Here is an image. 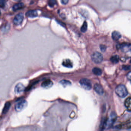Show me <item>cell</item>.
Wrapping results in <instances>:
<instances>
[{
    "label": "cell",
    "mask_w": 131,
    "mask_h": 131,
    "mask_svg": "<svg viewBox=\"0 0 131 131\" xmlns=\"http://www.w3.org/2000/svg\"><path fill=\"white\" fill-rule=\"evenodd\" d=\"M116 92L118 96L122 98L125 97L128 94L126 87L124 85L122 84H120L116 87Z\"/></svg>",
    "instance_id": "6da1fadb"
},
{
    "label": "cell",
    "mask_w": 131,
    "mask_h": 131,
    "mask_svg": "<svg viewBox=\"0 0 131 131\" xmlns=\"http://www.w3.org/2000/svg\"><path fill=\"white\" fill-rule=\"evenodd\" d=\"M79 83L82 87L86 90H90L92 87V85L91 81L87 79H82L80 80Z\"/></svg>",
    "instance_id": "7a4b0ae2"
},
{
    "label": "cell",
    "mask_w": 131,
    "mask_h": 131,
    "mask_svg": "<svg viewBox=\"0 0 131 131\" xmlns=\"http://www.w3.org/2000/svg\"><path fill=\"white\" fill-rule=\"evenodd\" d=\"M27 102L24 99L18 100V102L15 105V110L17 112H20L27 106Z\"/></svg>",
    "instance_id": "3957f363"
},
{
    "label": "cell",
    "mask_w": 131,
    "mask_h": 131,
    "mask_svg": "<svg viewBox=\"0 0 131 131\" xmlns=\"http://www.w3.org/2000/svg\"><path fill=\"white\" fill-rule=\"evenodd\" d=\"M92 59L95 63H100L103 60L102 55L99 52H94L92 55Z\"/></svg>",
    "instance_id": "277c9868"
},
{
    "label": "cell",
    "mask_w": 131,
    "mask_h": 131,
    "mask_svg": "<svg viewBox=\"0 0 131 131\" xmlns=\"http://www.w3.org/2000/svg\"><path fill=\"white\" fill-rule=\"evenodd\" d=\"M24 18V15L22 13H19L15 16L13 20V23L15 25H20L22 22Z\"/></svg>",
    "instance_id": "5b68a950"
},
{
    "label": "cell",
    "mask_w": 131,
    "mask_h": 131,
    "mask_svg": "<svg viewBox=\"0 0 131 131\" xmlns=\"http://www.w3.org/2000/svg\"><path fill=\"white\" fill-rule=\"evenodd\" d=\"M116 119V115L115 113L112 112L108 120H107L106 123V126L109 128L111 127L112 126L115 121Z\"/></svg>",
    "instance_id": "8992f818"
},
{
    "label": "cell",
    "mask_w": 131,
    "mask_h": 131,
    "mask_svg": "<svg viewBox=\"0 0 131 131\" xmlns=\"http://www.w3.org/2000/svg\"><path fill=\"white\" fill-rule=\"evenodd\" d=\"M26 90L25 87L22 84L19 83L16 84L14 88V92L16 94H19Z\"/></svg>",
    "instance_id": "52a82bcc"
},
{
    "label": "cell",
    "mask_w": 131,
    "mask_h": 131,
    "mask_svg": "<svg viewBox=\"0 0 131 131\" xmlns=\"http://www.w3.org/2000/svg\"><path fill=\"white\" fill-rule=\"evenodd\" d=\"M94 90L96 92L100 95H102L104 93L103 88L101 84H95L94 87Z\"/></svg>",
    "instance_id": "ba28073f"
},
{
    "label": "cell",
    "mask_w": 131,
    "mask_h": 131,
    "mask_svg": "<svg viewBox=\"0 0 131 131\" xmlns=\"http://www.w3.org/2000/svg\"><path fill=\"white\" fill-rule=\"evenodd\" d=\"M38 13L36 10H30L26 13V16L29 17L34 18L38 16Z\"/></svg>",
    "instance_id": "9c48e42d"
},
{
    "label": "cell",
    "mask_w": 131,
    "mask_h": 131,
    "mask_svg": "<svg viewBox=\"0 0 131 131\" xmlns=\"http://www.w3.org/2000/svg\"><path fill=\"white\" fill-rule=\"evenodd\" d=\"M53 85V83L52 81L50 79H47L45 80L43 82L42 84V86L44 88L48 89L49 88L51 87Z\"/></svg>",
    "instance_id": "30bf717a"
},
{
    "label": "cell",
    "mask_w": 131,
    "mask_h": 131,
    "mask_svg": "<svg viewBox=\"0 0 131 131\" xmlns=\"http://www.w3.org/2000/svg\"><path fill=\"white\" fill-rule=\"evenodd\" d=\"M119 49L122 50L124 52H127L131 49V45L130 44H122L118 45V47Z\"/></svg>",
    "instance_id": "8fae6325"
},
{
    "label": "cell",
    "mask_w": 131,
    "mask_h": 131,
    "mask_svg": "<svg viewBox=\"0 0 131 131\" xmlns=\"http://www.w3.org/2000/svg\"><path fill=\"white\" fill-rule=\"evenodd\" d=\"M62 64L64 67L68 68H72L73 66V63L69 59L64 60Z\"/></svg>",
    "instance_id": "7c38bea8"
},
{
    "label": "cell",
    "mask_w": 131,
    "mask_h": 131,
    "mask_svg": "<svg viewBox=\"0 0 131 131\" xmlns=\"http://www.w3.org/2000/svg\"><path fill=\"white\" fill-rule=\"evenodd\" d=\"M25 7V5L23 3H18L15 4L13 7V9L14 11H17L23 9Z\"/></svg>",
    "instance_id": "4fadbf2b"
},
{
    "label": "cell",
    "mask_w": 131,
    "mask_h": 131,
    "mask_svg": "<svg viewBox=\"0 0 131 131\" xmlns=\"http://www.w3.org/2000/svg\"><path fill=\"white\" fill-rule=\"evenodd\" d=\"M124 104L128 110L131 112V97L127 98L125 101Z\"/></svg>",
    "instance_id": "5bb4252c"
},
{
    "label": "cell",
    "mask_w": 131,
    "mask_h": 131,
    "mask_svg": "<svg viewBox=\"0 0 131 131\" xmlns=\"http://www.w3.org/2000/svg\"><path fill=\"white\" fill-rule=\"evenodd\" d=\"M112 37L113 40L116 41L118 40L121 37V35L119 32L114 31L112 33Z\"/></svg>",
    "instance_id": "9a60e30c"
},
{
    "label": "cell",
    "mask_w": 131,
    "mask_h": 131,
    "mask_svg": "<svg viewBox=\"0 0 131 131\" xmlns=\"http://www.w3.org/2000/svg\"><path fill=\"white\" fill-rule=\"evenodd\" d=\"M11 106V103L9 102H7L5 103L4 108L3 109L2 112V114H7L9 111Z\"/></svg>",
    "instance_id": "2e32d148"
},
{
    "label": "cell",
    "mask_w": 131,
    "mask_h": 131,
    "mask_svg": "<svg viewBox=\"0 0 131 131\" xmlns=\"http://www.w3.org/2000/svg\"><path fill=\"white\" fill-rule=\"evenodd\" d=\"M92 72L97 76H100L102 74V71L99 68L95 67L92 69Z\"/></svg>",
    "instance_id": "e0dca14e"
},
{
    "label": "cell",
    "mask_w": 131,
    "mask_h": 131,
    "mask_svg": "<svg viewBox=\"0 0 131 131\" xmlns=\"http://www.w3.org/2000/svg\"><path fill=\"white\" fill-rule=\"evenodd\" d=\"M110 60L113 63H118L119 61V57L118 55L113 56L111 57Z\"/></svg>",
    "instance_id": "ac0fdd59"
},
{
    "label": "cell",
    "mask_w": 131,
    "mask_h": 131,
    "mask_svg": "<svg viewBox=\"0 0 131 131\" xmlns=\"http://www.w3.org/2000/svg\"><path fill=\"white\" fill-rule=\"evenodd\" d=\"M87 29V24L86 21L84 22L83 25L82 26L81 28V31L83 33L86 32Z\"/></svg>",
    "instance_id": "d6986e66"
},
{
    "label": "cell",
    "mask_w": 131,
    "mask_h": 131,
    "mask_svg": "<svg viewBox=\"0 0 131 131\" xmlns=\"http://www.w3.org/2000/svg\"><path fill=\"white\" fill-rule=\"evenodd\" d=\"M119 126V128H130L131 127V122H130L126 123H124L123 124Z\"/></svg>",
    "instance_id": "ffe728a7"
},
{
    "label": "cell",
    "mask_w": 131,
    "mask_h": 131,
    "mask_svg": "<svg viewBox=\"0 0 131 131\" xmlns=\"http://www.w3.org/2000/svg\"><path fill=\"white\" fill-rule=\"evenodd\" d=\"M57 4V1L56 0H49L48 5L50 7H53Z\"/></svg>",
    "instance_id": "44dd1931"
},
{
    "label": "cell",
    "mask_w": 131,
    "mask_h": 131,
    "mask_svg": "<svg viewBox=\"0 0 131 131\" xmlns=\"http://www.w3.org/2000/svg\"><path fill=\"white\" fill-rule=\"evenodd\" d=\"M7 0H0V8H4Z\"/></svg>",
    "instance_id": "7402d4cb"
},
{
    "label": "cell",
    "mask_w": 131,
    "mask_h": 131,
    "mask_svg": "<svg viewBox=\"0 0 131 131\" xmlns=\"http://www.w3.org/2000/svg\"><path fill=\"white\" fill-rule=\"evenodd\" d=\"M60 83L62 85H65V86L68 85L69 84H71L70 82V81H66V80H62V81H61Z\"/></svg>",
    "instance_id": "603a6c76"
},
{
    "label": "cell",
    "mask_w": 131,
    "mask_h": 131,
    "mask_svg": "<svg viewBox=\"0 0 131 131\" xmlns=\"http://www.w3.org/2000/svg\"><path fill=\"white\" fill-rule=\"evenodd\" d=\"M106 48H107L105 45H103V44H101L100 45V49L102 52H105L106 51Z\"/></svg>",
    "instance_id": "cb8c5ba5"
},
{
    "label": "cell",
    "mask_w": 131,
    "mask_h": 131,
    "mask_svg": "<svg viewBox=\"0 0 131 131\" xmlns=\"http://www.w3.org/2000/svg\"><path fill=\"white\" fill-rule=\"evenodd\" d=\"M69 0H61L62 3L64 5H66L68 2Z\"/></svg>",
    "instance_id": "d4e9b609"
},
{
    "label": "cell",
    "mask_w": 131,
    "mask_h": 131,
    "mask_svg": "<svg viewBox=\"0 0 131 131\" xmlns=\"http://www.w3.org/2000/svg\"><path fill=\"white\" fill-rule=\"evenodd\" d=\"M127 77L128 79L129 80L131 81V71L129 72L128 74L127 75Z\"/></svg>",
    "instance_id": "484cf974"
},
{
    "label": "cell",
    "mask_w": 131,
    "mask_h": 131,
    "mask_svg": "<svg viewBox=\"0 0 131 131\" xmlns=\"http://www.w3.org/2000/svg\"><path fill=\"white\" fill-rule=\"evenodd\" d=\"M129 66H123V69L125 70H129L130 69Z\"/></svg>",
    "instance_id": "4316f807"
},
{
    "label": "cell",
    "mask_w": 131,
    "mask_h": 131,
    "mask_svg": "<svg viewBox=\"0 0 131 131\" xmlns=\"http://www.w3.org/2000/svg\"><path fill=\"white\" fill-rule=\"evenodd\" d=\"M15 0V1H20V0Z\"/></svg>",
    "instance_id": "83f0119b"
},
{
    "label": "cell",
    "mask_w": 131,
    "mask_h": 131,
    "mask_svg": "<svg viewBox=\"0 0 131 131\" xmlns=\"http://www.w3.org/2000/svg\"><path fill=\"white\" fill-rule=\"evenodd\" d=\"M130 63H131V60H130Z\"/></svg>",
    "instance_id": "f1b7e54d"
},
{
    "label": "cell",
    "mask_w": 131,
    "mask_h": 131,
    "mask_svg": "<svg viewBox=\"0 0 131 131\" xmlns=\"http://www.w3.org/2000/svg\"></svg>",
    "instance_id": "f546056e"
},
{
    "label": "cell",
    "mask_w": 131,
    "mask_h": 131,
    "mask_svg": "<svg viewBox=\"0 0 131 131\" xmlns=\"http://www.w3.org/2000/svg\"></svg>",
    "instance_id": "4dcf8cb0"
}]
</instances>
